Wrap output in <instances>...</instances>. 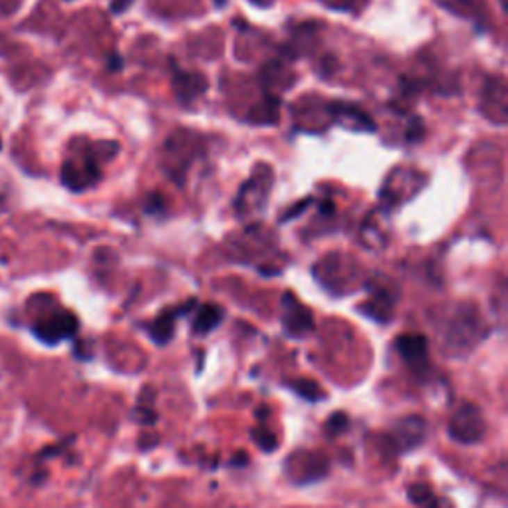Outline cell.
I'll use <instances>...</instances> for the list:
<instances>
[{
  "label": "cell",
  "instance_id": "1",
  "mask_svg": "<svg viewBox=\"0 0 508 508\" xmlns=\"http://www.w3.org/2000/svg\"><path fill=\"white\" fill-rule=\"evenodd\" d=\"M482 338H484V330L479 314L473 308L461 310L454 314L443 334V352L451 357L467 356L479 345Z\"/></svg>",
  "mask_w": 508,
  "mask_h": 508
},
{
  "label": "cell",
  "instance_id": "2",
  "mask_svg": "<svg viewBox=\"0 0 508 508\" xmlns=\"http://www.w3.org/2000/svg\"><path fill=\"white\" fill-rule=\"evenodd\" d=\"M429 435V425L423 415H405L398 419L393 427L385 433L382 441L385 443V449L391 454L409 453L413 449H419L425 443Z\"/></svg>",
  "mask_w": 508,
  "mask_h": 508
},
{
  "label": "cell",
  "instance_id": "3",
  "mask_svg": "<svg viewBox=\"0 0 508 508\" xmlns=\"http://www.w3.org/2000/svg\"><path fill=\"white\" fill-rule=\"evenodd\" d=\"M447 433L454 443L465 445V447L481 443L486 435V421H484L481 407L470 401L461 403L449 419Z\"/></svg>",
  "mask_w": 508,
  "mask_h": 508
},
{
  "label": "cell",
  "instance_id": "4",
  "mask_svg": "<svg viewBox=\"0 0 508 508\" xmlns=\"http://www.w3.org/2000/svg\"><path fill=\"white\" fill-rule=\"evenodd\" d=\"M284 473L290 482H294L298 486H306V484L322 481L330 473V459L322 451L300 449L290 454L284 465Z\"/></svg>",
  "mask_w": 508,
  "mask_h": 508
},
{
  "label": "cell",
  "instance_id": "5",
  "mask_svg": "<svg viewBox=\"0 0 508 508\" xmlns=\"http://www.w3.org/2000/svg\"><path fill=\"white\" fill-rule=\"evenodd\" d=\"M398 352L403 363L409 368L415 379L425 382L431 375V359H429V343L421 334H403L395 340Z\"/></svg>",
  "mask_w": 508,
  "mask_h": 508
},
{
  "label": "cell",
  "instance_id": "6",
  "mask_svg": "<svg viewBox=\"0 0 508 508\" xmlns=\"http://www.w3.org/2000/svg\"><path fill=\"white\" fill-rule=\"evenodd\" d=\"M282 328L288 338H296V340L314 331L312 312L300 300H296L292 292H286L282 296Z\"/></svg>",
  "mask_w": 508,
  "mask_h": 508
},
{
  "label": "cell",
  "instance_id": "7",
  "mask_svg": "<svg viewBox=\"0 0 508 508\" xmlns=\"http://www.w3.org/2000/svg\"><path fill=\"white\" fill-rule=\"evenodd\" d=\"M195 306H197V300L191 298V300H187V302L181 304V306H173V308L163 310L159 316L153 320L151 324H147V334H149V338H151L157 345H167V343L171 342L173 334H175V324H177L179 318L189 314Z\"/></svg>",
  "mask_w": 508,
  "mask_h": 508
},
{
  "label": "cell",
  "instance_id": "8",
  "mask_svg": "<svg viewBox=\"0 0 508 508\" xmlns=\"http://www.w3.org/2000/svg\"><path fill=\"white\" fill-rule=\"evenodd\" d=\"M78 330V320L69 312H58L34 326V334L46 343H58L74 336Z\"/></svg>",
  "mask_w": 508,
  "mask_h": 508
},
{
  "label": "cell",
  "instance_id": "9",
  "mask_svg": "<svg viewBox=\"0 0 508 508\" xmlns=\"http://www.w3.org/2000/svg\"><path fill=\"white\" fill-rule=\"evenodd\" d=\"M393 306H395V296L385 292V290H375L371 294V298L363 304L359 310L371 320L387 324L391 316H393Z\"/></svg>",
  "mask_w": 508,
  "mask_h": 508
},
{
  "label": "cell",
  "instance_id": "10",
  "mask_svg": "<svg viewBox=\"0 0 508 508\" xmlns=\"http://www.w3.org/2000/svg\"><path fill=\"white\" fill-rule=\"evenodd\" d=\"M407 498L415 508H453L449 498H441L429 482H413L407 489Z\"/></svg>",
  "mask_w": 508,
  "mask_h": 508
},
{
  "label": "cell",
  "instance_id": "11",
  "mask_svg": "<svg viewBox=\"0 0 508 508\" xmlns=\"http://www.w3.org/2000/svg\"><path fill=\"white\" fill-rule=\"evenodd\" d=\"M222 322V308L217 304H205L197 310L195 320H192V331L197 336H206L213 330L219 328V324Z\"/></svg>",
  "mask_w": 508,
  "mask_h": 508
},
{
  "label": "cell",
  "instance_id": "12",
  "mask_svg": "<svg viewBox=\"0 0 508 508\" xmlns=\"http://www.w3.org/2000/svg\"><path fill=\"white\" fill-rule=\"evenodd\" d=\"M284 385H288L290 389H292L298 398L306 399V401L316 403V401H324V399H326V391H324L314 379H306V377H300V379H288V382H284Z\"/></svg>",
  "mask_w": 508,
  "mask_h": 508
},
{
  "label": "cell",
  "instance_id": "13",
  "mask_svg": "<svg viewBox=\"0 0 508 508\" xmlns=\"http://www.w3.org/2000/svg\"><path fill=\"white\" fill-rule=\"evenodd\" d=\"M250 437L256 443V447L261 451H264V453H275L276 449H278V437H276V433L272 429L266 427V423H259L256 427H252Z\"/></svg>",
  "mask_w": 508,
  "mask_h": 508
},
{
  "label": "cell",
  "instance_id": "14",
  "mask_svg": "<svg viewBox=\"0 0 508 508\" xmlns=\"http://www.w3.org/2000/svg\"><path fill=\"white\" fill-rule=\"evenodd\" d=\"M347 427H350V417L343 411H336L331 413L328 421L324 423V431L328 437H340L347 431Z\"/></svg>",
  "mask_w": 508,
  "mask_h": 508
},
{
  "label": "cell",
  "instance_id": "15",
  "mask_svg": "<svg viewBox=\"0 0 508 508\" xmlns=\"http://www.w3.org/2000/svg\"><path fill=\"white\" fill-rule=\"evenodd\" d=\"M254 417L259 419V423H266L268 417H270V407H268V405H259V407L254 409Z\"/></svg>",
  "mask_w": 508,
  "mask_h": 508
},
{
  "label": "cell",
  "instance_id": "16",
  "mask_svg": "<svg viewBox=\"0 0 508 508\" xmlns=\"http://www.w3.org/2000/svg\"><path fill=\"white\" fill-rule=\"evenodd\" d=\"M131 2H133V0H113V2H111V13H115V14L124 13L125 8H127Z\"/></svg>",
  "mask_w": 508,
  "mask_h": 508
},
{
  "label": "cell",
  "instance_id": "17",
  "mask_svg": "<svg viewBox=\"0 0 508 508\" xmlns=\"http://www.w3.org/2000/svg\"><path fill=\"white\" fill-rule=\"evenodd\" d=\"M124 66L122 58H117V54H113V58H110V68L111 69H120Z\"/></svg>",
  "mask_w": 508,
  "mask_h": 508
},
{
  "label": "cell",
  "instance_id": "18",
  "mask_svg": "<svg viewBox=\"0 0 508 508\" xmlns=\"http://www.w3.org/2000/svg\"><path fill=\"white\" fill-rule=\"evenodd\" d=\"M215 4H217V6H224V4H227V0H215Z\"/></svg>",
  "mask_w": 508,
  "mask_h": 508
}]
</instances>
